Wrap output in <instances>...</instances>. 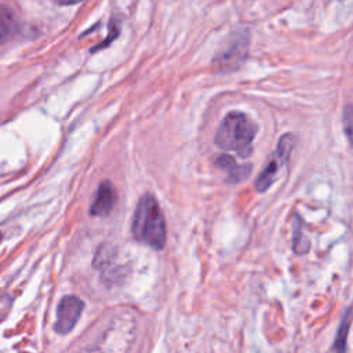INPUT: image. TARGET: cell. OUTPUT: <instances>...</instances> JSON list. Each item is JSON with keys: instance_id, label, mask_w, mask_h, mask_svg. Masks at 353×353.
Returning a JSON list of instances; mask_svg holds the SVG:
<instances>
[{"instance_id": "obj_1", "label": "cell", "mask_w": 353, "mask_h": 353, "mask_svg": "<svg viewBox=\"0 0 353 353\" xmlns=\"http://www.w3.org/2000/svg\"><path fill=\"white\" fill-rule=\"evenodd\" d=\"M131 233L138 241L154 250L164 247L167 239L165 221L160 204L153 194L146 193L141 196L132 215Z\"/></svg>"}, {"instance_id": "obj_10", "label": "cell", "mask_w": 353, "mask_h": 353, "mask_svg": "<svg viewBox=\"0 0 353 353\" xmlns=\"http://www.w3.org/2000/svg\"><path fill=\"white\" fill-rule=\"evenodd\" d=\"M12 23H14V21H12V18H11V15L7 10L0 12V44L3 41H6L8 34L11 33Z\"/></svg>"}, {"instance_id": "obj_2", "label": "cell", "mask_w": 353, "mask_h": 353, "mask_svg": "<svg viewBox=\"0 0 353 353\" xmlns=\"http://www.w3.org/2000/svg\"><path fill=\"white\" fill-rule=\"evenodd\" d=\"M256 135L255 123L241 112H229L215 132V145L226 152H236L240 157H248L252 152V141Z\"/></svg>"}, {"instance_id": "obj_8", "label": "cell", "mask_w": 353, "mask_h": 353, "mask_svg": "<svg viewBox=\"0 0 353 353\" xmlns=\"http://www.w3.org/2000/svg\"><path fill=\"white\" fill-rule=\"evenodd\" d=\"M350 325V307H346L342 321L339 324L335 342L332 346V353H346V341H347V331Z\"/></svg>"}, {"instance_id": "obj_4", "label": "cell", "mask_w": 353, "mask_h": 353, "mask_svg": "<svg viewBox=\"0 0 353 353\" xmlns=\"http://www.w3.org/2000/svg\"><path fill=\"white\" fill-rule=\"evenodd\" d=\"M84 309V302L76 295L63 296L57 307V320L54 324V330L59 335H65L70 332L76 323L79 321L81 312Z\"/></svg>"}, {"instance_id": "obj_5", "label": "cell", "mask_w": 353, "mask_h": 353, "mask_svg": "<svg viewBox=\"0 0 353 353\" xmlns=\"http://www.w3.org/2000/svg\"><path fill=\"white\" fill-rule=\"evenodd\" d=\"M117 203V190L110 181H102L97 189L90 214L92 216H106Z\"/></svg>"}, {"instance_id": "obj_9", "label": "cell", "mask_w": 353, "mask_h": 353, "mask_svg": "<svg viewBox=\"0 0 353 353\" xmlns=\"http://www.w3.org/2000/svg\"><path fill=\"white\" fill-rule=\"evenodd\" d=\"M309 241H302V232H301V221H295L294 223V251L296 254H305L309 250Z\"/></svg>"}, {"instance_id": "obj_6", "label": "cell", "mask_w": 353, "mask_h": 353, "mask_svg": "<svg viewBox=\"0 0 353 353\" xmlns=\"http://www.w3.org/2000/svg\"><path fill=\"white\" fill-rule=\"evenodd\" d=\"M245 54H247V41H244L243 37L233 40L232 46H229L226 51H223L221 55L216 57L219 68L226 70L237 69L239 65L244 62Z\"/></svg>"}, {"instance_id": "obj_12", "label": "cell", "mask_w": 353, "mask_h": 353, "mask_svg": "<svg viewBox=\"0 0 353 353\" xmlns=\"http://www.w3.org/2000/svg\"><path fill=\"white\" fill-rule=\"evenodd\" d=\"M343 125H345V132H346V137L349 138L350 137V121H352V110H350V105L347 103L345 110H343Z\"/></svg>"}, {"instance_id": "obj_7", "label": "cell", "mask_w": 353, "mask_h": 353, "mask_svg": "<svg viewBox=\"0 0 353 353\" xmlns=\"http://www.w3.org/2000/svg\"><path fill=\"white\" fill-rule=\"evenodd\" d=\"M215 164L218 168L226 171V181L229 183H239L251 174V164H237L236 160L228 154H221Z\"/></svg>"}, {"instance_id": "obj_3", "label": "cell", "mask_w": 353, "mask_h": 353, "mask_svg": "<svg viewBox=\"0 0 353 353\" xmlns=\"http://www.w3.org/2000/svg\"><path fill=\"white\" fill-rule=\"evenodd\" d=\"M294 142H295V138L292 134H284L280 138V141L277 143V149L273 153V157L269 160L266 167L259 172V175L255 181L256 192L262 193V192L268 190L270 188V185L276 181L279 171L288 163L290 154L294 148Z\"/></svg>"}, {"instance_id": "obj_11", "label": "cell", "mask_w": 353, "mask_h": 353, "mask_svg": "<svg viewBox=\"0 0 353 353\" xmlns=\"http://www.w3.org/2000/svg\"><path fill=\"white\" fill-rule=\"evenodd\" d=\"M119 36V26L114 23V21H112V23L109 25V34H108V39L106 40H103L102 41V44L101 46H98V47H95L92 51H97V50H102V48H105L106 46H109L116 37Z\"/></svg>"}]
</instances>
